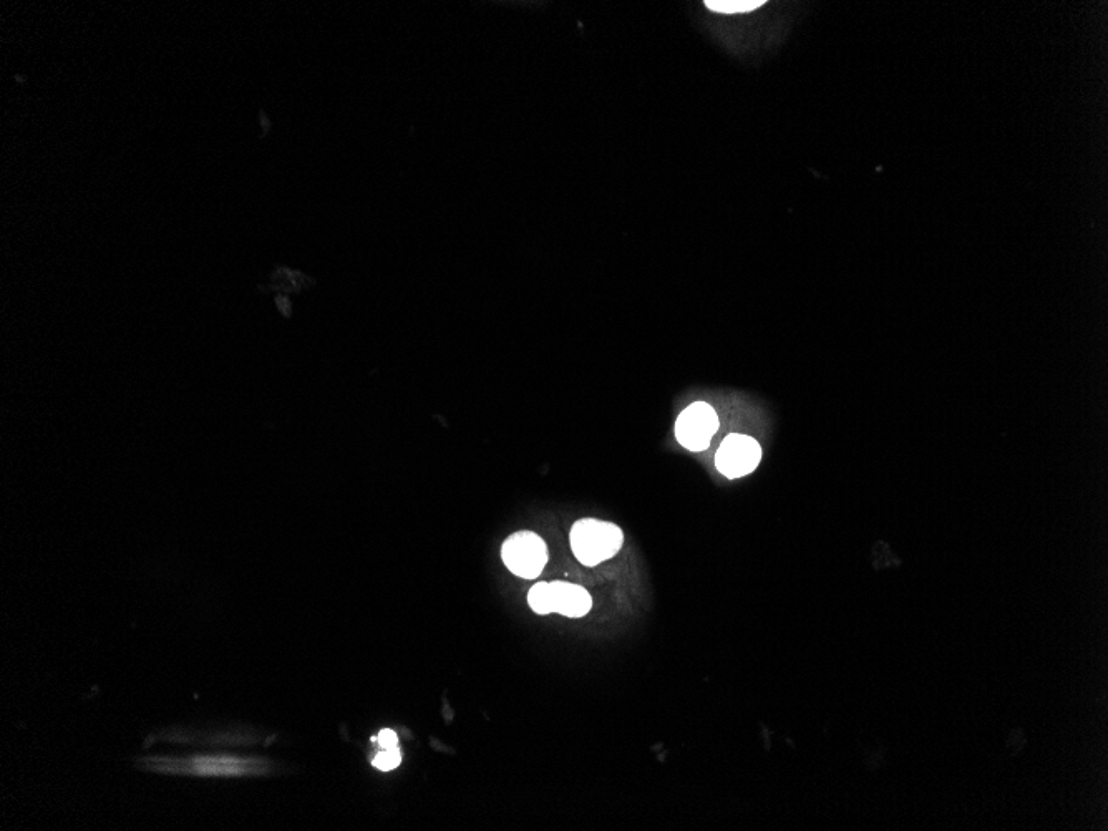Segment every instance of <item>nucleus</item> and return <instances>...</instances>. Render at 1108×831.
<instances>
[{
  "label": "nucleus",
  "instance_id": "obj_1",
  "mask_svg": "<svg viewBox=\"0 0 1108 831\" xmlns=\"http://www.w3.org/2000/svg\"><path fill=\"white\" fill-rule=\"evenodd\" d=\"M569 543L579 563L593 568L614 558L621 551L624 533L618 525L609 521L586 518L574 523Z\"/></svg>",
  "mask_w": 1108,
  "mask_h": 831
},
{
  "label": "nucleus",
  "instance_id": "obj_2",
  "mask_svg": "<svg viewBox=\"0 0 1108 831\" xmlns=\"http://www.w3.org/2000/svg\"><path fill=\"white\" fill-rule=\"evenodd\" d=\"M501 559L515 576L535 579L548 563V546L533 531H518L501 546Z\"/></svg>",
  "mask_w": 1108,
  "mask_h": 831
},
{
  "label": "nucleus",
  "instance_id": "obj_3",
  "mask_svg": "<svg viewBox=\"0 0 1108 831\" xmlns=\"http://www.w3.org/2000/svg\"><path fill=\"white\" fill-rule=\"evenodd\" d=\"M719 425V417L712 405L694 402L677 417L674 432L682 447L691 452H704L709 448Z\"/></svg>",
  "mask_w": 1108,
  "mask_h": 831
},
{
  "label": "nucleus",
  "instance_id": "obj_4",
  "mask_svg": "<svg viewBox=\"0 0 1108 831\" xmlns=\"http://www.w3.org/2000/svg\"><path fill=\"white\" fill-rule=\"evenodd\" d=\"M760 460L762 448L759 442L740 433H730L715 453V467L730 480L750 475L759 467Z\"/></svg>",
  "mask_w": 1108,
  "mask_h": 831
},
{
  "label": "nucleus",
  "instance_id": "obj_5",
  "mask_svg": "<svg viewBox=\"0 0 1108 831\" xmlns=\"http://www.w3.org/2000/svg\"><path fill=\"white\" fill-rule=\"evenodd\" d=\"M550 594L553 613L566 618H583L593 608L591 594L578 584L553 581L550 583Z\"/></svg>",
  "mask_w": 1108,
  "mask_h": 831
},
{
  "label": "nucleus",
  "instance_id": "obj_6",
  "mask_svg": "<svg viewBox=\"0 0 1108 831\" xmlns=\"http://www.w3.org/2000/svg\"><path fill=\"white\" fill-rule=\"evenodd\" d=\"M763 0H707L705 5L719 14H744L759 9Z\"/></svg>",
  "mask_w": 1108,
  "mask_h": 831
},
{
  "label": "nucleus",
  "instance_id": "obj_7",
  "mask_svg": "<svg viewBox=\"0 0 1108 831\" xmlns=\"http://www.w3.org/2000/svg\"><path fill=\"white\" fill-rule=\"evenodd\" d=\"M528 604H530V608L533 609L536 614H541V616L553 614L550 583L535 584V586L530 589V593H528Z\"/></svg>",
  "mask_w": 1108,
  "mask_h": 831
},
{
  "label": "nucleus",
  "instance_id": "obj_8",
  "mask_svg": "<svg viewBox=\"0 0 1108 831\" xmlns=\"http://www.w3.org/2000/svg\"><path fill=\"white\" fill-rule=\"evenodd\" d=\"M400 762H402V754H400L399 747H394V749H385L384 752H380L375 757L372 765L382 770V772H390V770L399 767Z\"/></svg>",
  "mask_w": 1108,
  "mask_h": 831
},
{
  "label": "nucleus",
  "instance_id": "obj_9",
  "mask_svg": "<svg viewBox=\"0 0 1108 831\" xmlns=\"http://www.w3.org/2000/svg\"><path fill=\"white\" fill-rule=\"evenodd\" d=\"M379 744L382 749H394L399 745V737L395 734L394 730L385 729L379 734Z\"/></svg>",
  "mask_w": 1108,
  "mask_h": 831
}]
</instances>
